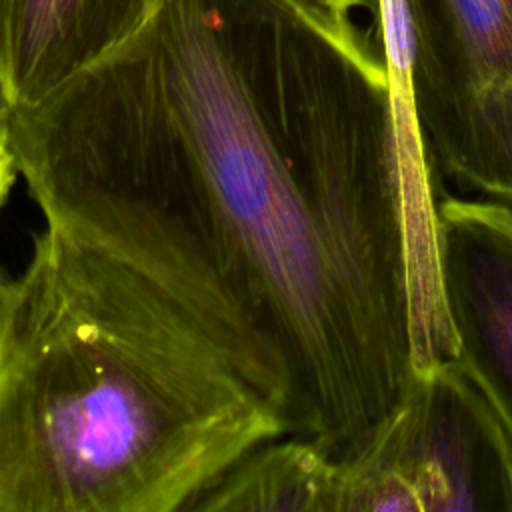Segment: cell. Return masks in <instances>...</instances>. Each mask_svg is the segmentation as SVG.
<instances>
[{
    "label": "cell",
    "instance_id": "cell-9",
    "mask_svg": "<svg viewBox=\"0 0 512 512\" xmlns=\"http://www.w3.org/2000/svg\"><path fill=\"white\" fill-rule=\"evenodd\" d=\"M316 2L336 10H344V12L362 8V10H368L374 16V20H378L380 16V0H316Z\"/></svg>",
    "mask_w": 512,
    "mask_h": 512
},
{
    "label": "cell",
    "instance_id": "cell-2",
    "mask_svg": "<svg viewBox=\"0 0 512 512\" xmlns=\"http://www.w3.org/2000/svg\"><path fill=\"white\" fill-rule=\"evenodd\" d=\"M280 412L126 262L46 226L0 314V512H192Z\"/></svg>",
    "mask_w": 512,
    "mask_h": 512
},
{
    "label": "cell",
    "instance_id": "cell-3",
    "mask_svg": "<svg viewBox=\"0 0 512 512\" xmlns=\"http://www.w3.org/2000/svg\"><path fill=\"white\" fill-rule=\"evenodd\" d=\"M336 512H512V440L454 358L416 366L370 444L338 462Z\"/></svg>",
    "mask_w": 512,
    "mask_h": 512
},
{
    "label": "cell",
    "instance_id": "cell-7",
    "mask_svg": "<svg viewBox=\"0 0 512 512\" xmlns=\"http://www.w3.org/2000/svg\"><path fill=\"white\" fill-rule=\"evenodd\" d=\"M338 462L298 436L268 440L238 458L192 512H336Z\"/></svg>",
    "mask_w": 512,
    "mask_h": 512
},
{
    "label": "cell",
    "instance_id": "cell-11",
    "mask_svg": "<svg viewBox=\"0 0 512 512\" xmlns=\"http://www.w3.org/2000/svg\"><path fill=\"white\" fill-rule=\"evenodd\" d=\"M6 126H8V108H6V104H4V100L0 96V130L6 128Z\"/></svg>",
    "mask_w": 512,
    "mask_h": 512
},
{
    "label": "cell",
    "instance_id": "cell-13",
    "mask_svg": "<svg viewBox=\"0 0 512 512\" xmlns=\"http://www.w3.org/2000/svg\"><path fill=\"white\" fill-rule=\"evenodd\" d=\"M0 96H2V94H0Z\"/></svg>",
    "mask_w": 512,
    "mask_h": 512
},
{
    "label": "cell",
    "instance_id": "cell-12",
    "mask_svg": "<svg viewBox=\"0 0 512 512\" xmlns=\"http://www.w3.org/2000/svg\"><path fill=\"white\" fill-rule=\"evenodd\" d=\"M6 2H8V0H0V34H2V26H4V16H6Z\"/></svg>",
    "mask_w": 512,
    "mask_h": 512
},
{
    "label": "cell",
    "instance_id": "cell-4",
    "mask_svg": "<svg viewBox=\"0 0 512 512\" xmlns=\"http://www.w3.org/2000/svg\"><path fill=\"white\" fill-rule=\"evenodd\" d=\"M412 108L436 172L512 208V0H408Z\"/></svg>",
    "mask_w": 512,
    "mask_h": 512
},
{
    "label": "cell",
    "instance_id": "cell-1",
    "mask_svg": "<svg viewBox=\"0 0 512 512\" xmlns=\"http://www.w3.org/2000/svg\"><path fill=\"white\" fill-rule=\"evenodd\" d=\"M46 226L144 274L332 460L452 358L434 172L384 52L316 0H160L8 108Z\"/></svg>",
    "mask_w": 512,
    "mask_h": 512
},
{
    "label": "cell",
    "instance_id": "cell-6",
    "mask_svg": "<svg viewBox=\"0 0 512 512\" xmlns=\"http://www.w3.org/2000/svg\"><path fill=\"white\" fill-rule=\"evenodd\" d=\"M160 0H8L0 34V94L30 106L126 42Z\"/></svg>",
    "mask_w": 512,
    "mask_h": 512
},
{
    "label": "cell",
    "instance_id": "cell-8",
    "mask_svg": "<svg viewBox=\"0 0 512 512\" xmlns=\"http://www.w3.org/2000/svg\"><path fill=\"white\" fill-rule=\"evenodd\" d=\"M16 176H18V170H16V162H14V156L10 150L8 126H6L0 130V206L8 198Z\"/></svg>",
    "mask_w": 512,
    "mask_h": 512
},
{
    "label": "cell",
    "instance_id": "cell-5",
    "mask_svg": "<svg viewBox=\"0 0 512 512\" xmlns=\"http://www.w3.org/2000/svg\"><path fill=\"white\" fill-rule=\"evenodd\" d=\"M436 254L452 358L512 440V208L444 198Z\"/></svg>",
    "mask_w": 512,
    "mask_h": 512
},
{
    "label": "cell",
    "instance_id": "cell-10",
    "mask_svg": "<svg viewBox=\"0 0 512 512\" xmlns=\"http://www.w3.org/2000/svg\"><path fill=\"white\" fill-rule=\"evenodd\" d=\"M8 280L10 276L0 268V314H2V304H4V298H6V288H8Z\"/></svg>",
    "mask_w": 512,
    "mask_h": 512
}]
</instances>
